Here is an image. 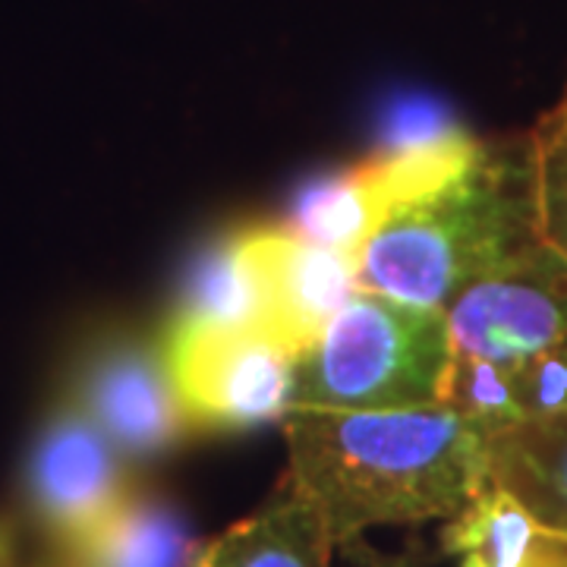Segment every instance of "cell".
<instances>
[{
  "label": "cell",
  "mask_w": 567,
  "mask_h": 567,
  "mask_svg": "<svg viewBox=\"0 0 567 567\" xmlns=\"http://www.w3.org/2000/svg\"><path fill=\"white\" fill-rule=\"evenodd\" d=\"M470 136L464 123L451 114V107L432 95H398L382 111L375 148L372 152H423L439 148L447 142H457Z\"/></svg>",
  "instance_id": "17"
},
{
  "label": "cell",
  "mask_w": 567,
  "mask_h": 567,
  "mask_svg": "<svg viewBox=\"0 0 567 567\" xmlns=\"http://www.w3.org/2000/svg\"><path fill=\"white\" fill-rule=\"evenodd\" d=\"M0 567H17V527L0 517Z\"/></svg>",
  "instance_id": "21"
},
{
  "label": "cell",
  "mask_w": 567,
  "mask_h": 567,
  "mask_svg": "<svg viewBox=\"0 0 567 567\" xmlns=\"http://www.w3.org/2000/svg\"><path fill=\"white\" fill-rule=\"evenodd\" d=\"M181 322H208L224 328H262V300L240 246V230H230L199 249L183 275Z\"/></svg>",
  "instance_id": "14"
},
{
  "label": "cell",
  "mask_w": 567,
  "mask_h": 567,
  "mask_svg": "<svg viewBox=\"0 0 567 567\" xmlns=\"http://www.w3.org/2000/svg\"><path fill=\"white\" fill-rule=\"evenodd\" d=\"M334 548L316 502L287 470L271 498L199 548L189 567H331Z\"/></svg>",
  "instance_id": "9"
},
{
  "label": "cell",
  "mask_w": 567,
  "mask_h": 567,
  "mask_svg": "<svg viewBox=\"0 0 567 567\" xmlns=\"http://www.w3.org/2000/svg\"><path fill=\"white\" fill-rule=\"evenodd\" d=\"M344 551V567H432L435 555L429 551L423 539H413L404 551H379L365 543L363 536L347 539L344 546H338Z\"/></svg>",
  "instance_id": "19"
},
{
  "label": "cell",
  "mask_w": 567,
  "mask_h": 567,
  "mask_svg": "<svg viewBox=\"0 0 567 567\" xmlns=\"http://www.w3.org/2000/svg\"><path fill=\"white\" fill-rule=\"evenodd\" d=\"M41 567H66V561L61 558V561H54V565H41Z\"/></svg>",
  "instance_id": "22"
},
{
  "label": "cell",
  "mask_w": 567,
  "mask_h": 567,
  "mask_svg": "<svg viewBox=\"0 0 567 567\" xmlns=\"http://www.w3.org/2000/svg\"><path fill=\"white\" fill-rule=\"evenodd\" d=\"M457 353L520 363L567 347V259L539 240L445 306Z\"/></svg>",
  "instance_id": "7"
},
{
  "label": "cell",
  "mask_w": 567,
  "mask_h": 567,
  "mask_svg": "<svg viewBox=\"0 0 567 567\" xmlns=\"http://www.w3.org/2000/svg\"><path fill=\"white\" fill-rule=\"evenodd\" d=\"M162 341L193 429H252L290 413L297 357L265 328L174 319Z\"/></svg>",
  "instance_id": "4"
},
{
  "label": "cell",
  "mask_w": 567,
  "mask_h": 567,
  "mask_svg": "<svg viewBox=\"0 0 567 567\" xmlns=\"http://www.w3.org/2000/svg\"><path fill=\"white\" fill-rule=\"evenodd\" d=\"M240 246L259 287L262 328L293 357L316 344L363 287L353 256L312 244L287 224L240 227Z\"/></svg>",
  "instance_id": "8"
},
{
  "label": "cell",
  "mask_w": 567,
  "mask_h": 567,
  "mask_svg": "<svg viewBox=\"0 0 567 567\" xmlns=\"http://www.w3.org/2000/svg\"><path fill=\"white\" fill-rule=\"evenodd\" d=\"M536 240L567 259V89L527 136Z\"/></svg>",
  "instance_id": "15"
},
{
  "label": "cell",
  "mask_w": 567,
  "mask_h": 567,
  "mask_svg": "<svg viewBox=\"0 0 567 567\" xmlns=\"http://www.w3.org/2000/svg\"><path fill=\"white\" fill-rule=\"evenodd\" d=\"M133 464L73 401H58L25 454L22 495L29 517L70 551L136 492Z\"/></svg>",
  "instance_id": "6"
},
{
  "label": "cell",
  "mask_w": 567,
  "mask_h": 567,
  "mask_svg": "<svg viewBox=\"0 0 567 567\" xmlns=\"http://www.w3.org/2000/svg\"><path fill=\"white\" fill-rule=\"evenodd\" d=\"M546 529L492 476L442 529V548L461 567H529Z\"/></svg>",
  "instance_id": "13"
},
{
  "label": "cell",
  "mask_w": 567,
  "mask_h": 567,
  "mask_svg": "<svg viewBox=\"0 0 567 567\" xmlns=\"http://www.w3.org/2000/svg\"><path fill=\"white\" fill-rule=\"evenodd\" d=\"M66 401L107 435L133 466L158 461L196 432L167 363L164 341L102 331L76 353Z\"/></svg>",
  "instance_id": "5"
},
{
  "label": "cell",
  "mask_w": 567,
  "mask_h": 567,
  "mask_svg": "<svg viewBox=\"0 0 567 567\" xmlns=\"http://www.w3.org/2000/svg\"><path fill=\"white\" fill-rule=\"evenodd\" d=\"M533 244L527 140H480L454 177L388 212L360 252V284L445 309Z\"/></svg>",
  "instance_id": "2"
},
{
  "label": "cell",
  "mask_w": 567,
  "mask_h": 567,
  "mask_svg": "<svg viewBox=\"0 0 567 567\" xmlns=\"http://www.w3.org/2000/svg\"><path fill=\"white\" fill-rule=\"evenodd\" d=\"M454 344L445 309L360 287L293 360L290 410H401L442 401Z\"/></svg>",
  "instance_id": "3"
},
{
  "label": "cell",
  "mask_w": 567,
  "mask_h": 567,
  "mask_svg": "<svg viewBox=\"0 0 567 567\" xmlns=\"http://www.w3.org/2000/svg\"><path fill=\"white\" fill-rule=\"evenodd\" d=\"M290 476L334 546L372 527L451 520L488 480V432L447 404L290 410Z\"/></svg>",
  "instance_id": "1"
},
{
  "label": "cell",
  "mask_w": 567,
  "mask_h": 567,
  "mask_svg": "<svg viewBox=\"0 0 567 567\" xmlns=\"http://www.w3.org/2000/svg\"><path fill=\"white\" fill-rule=\"evenodd\" d=\"M388 199L372 177L369 164L360 162L347 171L319 174L306 181L293 203L287 227L312 244L347 252L360 262V252L388 218Z\"/></svg>",
  "instance_id": "12"
},
{
  "label": "cell",
  "mask_w": 567,
  "mask_h": 567,
  "mask_svg": "<svg viewBox=\"0 0 567 567\" xmlns=\"http://www.w3.org/2000/svg\"><path fill=\"white\" fill-rule=\"evenodd\" d=\"M529 567H567V536L543 533L539 546L529 558Z\"/></svg>",
  "instance_id": "20"
},
{
  "label": "cell",
  "mask_w": 567,
  "mask_h": 567,
  "mask_svg": "<svg viewBox=\"0 0 567 567\" xmlns=\"http://www.w3.org/2000/svg\"><path fill=\"white\" fill-rule=\"evenodd\" d=\"M199 543L167 495L136 486L102 527L63 551L66 567H189Z\"/></svg>",
  "instance_id": "11"
},
{
  "label": "cell",
  "mask_w": 567,
  "mask_h": 567,
  "mask_svg": "<svg viewBox=\"0 0 567 567\" xmlns=\"http://www.w3.org/2000/svg\"><path fill=\"white\" fill-rule=\"evenodd\" d=\"M517 401L527 416L567 410V347L529 357L520 363H507Z\"/></svg>",
  "instance_id": "18"
},
{
  "label": "cell",
  "mask_w": 567,
  "mask_h": 567,
  "mask_svg": "<svg viewBox=\"0 0 567 567\" xmlns=\"http://www.w3.org/2000/svg\"><path fill=\"white\" fill-rule=\"evenodd\" d=\"M488 476L527 507L546 533L567 536V410L492 432Z\"/></svg>",
  "instance_id": "10"
},
{
  "label": "cell",
  "mask_w": 567,
  "mask_h": 567,
  "mask_svg": "<svg viewBox=\"0 0 567 567\" xmlns=\"http://www.w3.org/2000/svg\"><path fill=\"white\" fill-rule=\"evenodd\" d=\"M442 404L461 410L473 423L483 425L488 435L524 420L507 363L470 357V353H457V350L447 365Z\"/></svg>",
  "instance_id": "16"
}]
</instances>
